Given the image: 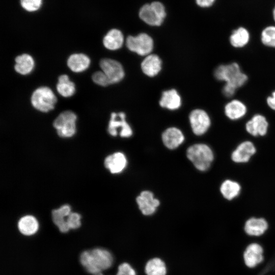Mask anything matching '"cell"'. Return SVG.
<instances>
[{"instance_id":"1","label":"cell","mask_w":275,"mask_h":275,"mask_svg":"<svg viewBox=\"0 0 275 275\" xmlns=\"http://www.w3.org/2000/svg\"><path fill=\"white\" fill-rule=\"evenodd\" d=\"M80 262L89 273L94 275L109 268L113 263V257L105 249L95 248L84 251L80 256Z\"/></svg>"},{"instance_id":"2","label":"cell","mask_w":275,"mask_h":275,"mask_svg":"<svg viewBox=\"0 0 275 275\" xmlns=\"http://www.w3.org/2000/svg\"><path fill=\"white\" fill-rule=\"evenodd\" d=\"M214 76L217 80L224 81L225 84L237 90L248 80V75L242 72L236 62L219 65L214 70Z\"/></svg>"},{"instance_id":"3","label":"cell","mask_w":275,"mask_h":275,"mask_svg":"<svg viewBox=\"0 0 275 275\" xmlns=\"http://www.w3.org/2000/svg\"><path fill=\"white\" fill-rule=\"evenodd\" d=\"M167 11L163 3L155 1L143 5L139 11V17L146 25L158 28L164 23Z\"/></svg>"},{"instance_id":"4","label":"cell","mask_w":275,"mask_h":275,"mask_svg":"<svg viewBox=\"0 0 275 275\" xmlns=\"http://www.w3.org/2000/svg\"><path fill=\"white\" fill-rule=\"evenodd\" d=\"M186 155L195 167L201 171L207 170L214 158L210 148L204 144H197L190 146L187 150Z\"/></svg>"},{"instance_id":"5","label":"cell","mask_w":275,"mask_h":275,"mask_svg":"<svg viewBox=\"0 0 275 275\" xmlns=\"http://www.w3.org/2000/svg\"><path fill=\"white\" fill-rule=\"evenodd\" d=\"M57 99L51 90L46 87L37 89L31 97L32 105L37 110L47 112L54 108Z\"/></svg>"},{"instance_id":"6","label":"cell","mask_w":275,"mask_h":275,"mask_svg":"<svg viewBox=\"0 0 275 275\" xmlns=\"http://www.w3.org/2000/svg\"><path fill=\"white\" fill-rule=\"evenodd\" d=\"M153 40L148 33L141 32L136 36L129 35L126 39V45L131 51L140 56H148L153 48Z\"/></svg>"},{"instance_id":"7","label":"cell","mask_w":275,"mask_h":275,"mask_svg":"<svg viewBox=\"0 0 275 275\" xmlns=\"http://www.w3.org/2000/svg\"><path fill=\"white\" fill-rule=\"evenodd\" d=\"M76 115L72 111H66L61 113L53 123L58 135L61 137L73 136L76 131Z\"/></svg>"},{"instance_id":"8","label":"cell","mask_w":275,"mask_h":275,"mask_svg":"<svg viewBox=\"0 0 275 275\" xmlns=\"http://www.w3.org/2000/svg\"><path fill=\"white\" fill-rule=\"evenodd\" d=\"M189 118L193 131L197 135L205 133L211 125L209 115L203 109L193 110L190 113Z\"/></svg>"},{"instance_id":"9","label":"cell","mask_w":275,"mask_h":275,"mask_svg":"<svg viewBox=\"0 0 275 275\" xmlns=\"http://www.w3.org/2000/svg\"><path fill=\"white\" fill-rule=\"evenodd\" d=\"M120 128V135L123 138H128L131 136L132 131L125 120V114L121 112L118 114L112 113L108 127V132L113 135H117V129Z\"/></svg>"},{"instance_id":"10","label":"cell","mask_w":275,"mask_h":275,"mask_svg":"<svg viewBox=\"0 0 275 275\" xmlns=\"http://www.w3.org/2000/svg\"><path fill=\"white\" fill-rule=\"evenodd\" d=\"M99 64L111 84L118 82L123 78L124 71L122 66L118 61L111 59H103Z\"/></svg>"},{"instance_id":"11","label":"cell","mask_w":275,"mask_h":275,"mask_svg":"<svg viewBox=\"0 0 275 275\" xmlns=\"http://www.w3.org/2000/svg\"><path fill=\"white\" fill-rule=\"evenodd\" d=\"M268 122L265 117L261 114H256L245 124V129L251 135H265L268 130Z\"/></svg>"},{"instance_id":"12","label":"cell","mask_w":275,"mask_h":275,"mask_svg":"<svg viewBox=\"0 0 275 275\" xmlns=\"http://www.w3.org/2000/svg\"><path fill=\"white\" fill-rule=\"evenodd\" d=\"M139 209L145 215L154 213L156 208L159 205V201L154 198L153 194L148 190L141 192L136 199Z\"/></svg>"},{"instance_id":"13","label":"cell","mask_w":275,"mask_h":275,"mask_svg":"<svg viewBox=\"0 0 275 275\" xmlns=\"http://www.w3.org/2000/svg\"><path fill=\"white\" fill-rule=\"evenodd\" d=\"M256 148L250 141H244L240 143L232 152L231 158L236 163L248 162L255 153Z\"/></svg>"},{"instance_id":"14","label":"cell","mask_w":275,"mask_h":275,"mask_svg":"<svg viewBox=\"0 0 275 275\" xmlns=\"http://www.w3.org/2000/svg\"><path fill=\"white\" fill-rule=\"evenodd\" d=\"M248 111L246 105L239 99H233L225 105L226 116L231 120H237L243 118Z\"/></svg>"},{"instance_id":"15","label":"cell","mask_w":275,"mask_h":275,"mask_svg":"<svg viewBox=\"0 0 275 275\" xmlns=\"http://www.w3.org/2000/svg\"><path fill=\"white\" fill-rule=\"evenodd\" d=\"M124 41V34L118 28L109 30L103 38V44L105 48L109 50H117L121 48Z\"/></svg>"},{"instance_id":"16","label":"cell","mask_w":275,"mask_h":275,"mask_svg":"<svg viewBox=\"0 0 275 275\" xmlns=\"http://www.w3.org/2000/svg\"><path fill=\"white\" fill-rule=\"evenodd\" d=\"M184 137L179 129L171 127L166 129L162 134L164 145L170 149L177 148L184 141Z\"/></svg>"},{"instance_id":"17","label":"cell","mask_w":275,"mask_h":275,"mask_svg":"<svg viewBox=\"0 0 275 275\" xmlns=\"http://www.w3.org/2000/svg\"><path fill=\"white\" fill-rule=\"evenodd\" d=\"M127 159L121 152H116L106 157L104 166L113 174L121 172L126 167Z\"/></svg>"},{"instance_id":"18","label":"cell","mask_w":275,"mask_h":275,"mask_svg":"<svg viewBox=\"0 0 275 275\" xmlns=\"http://www.w3.org/2000/svg\"><path fill=\"white\" fill-rule=\"evenodd\" d=\"M141 68L146 75L150 77L154 76L161 70V61L156 54H149L142 62Z\"/></svg>"},{"instance_id":"19","label":"cell","mask_w":275,"mask_h":275,"mask_svg":"<svg viewBox=\"0 0 275 275\" xmlns=\"http://www.w3.org/2000/svg\"><path fill=\"white\" fill-rule=\"evenodd\" d=\"M70 213V207L68 205H63L59 209L52 211L53 222L62 233H66L70 230L65 217H67Z\"/></svg>"},{"instance_id":"20","label":"cell","mask_w":275,"mask_h":275,"mask_svg":"<svg viewBox=\"0 0 275 275\" xmlns=\"http://www.w3.org/2000/svg\"><path fill=\"white\" fill-rule=\"evenodd\" d=\"M263 250L257 243L250 244L245 250L244 259L246 265L250 267H255L263 260Z\"/></svg>"},{"instance_id":"21","label":"cell","mask_w":275,"mask_h":275,"mask_svg":"<svg viewBox=\"0 0 275 275\" xmlns=\"http://www.w3.org/2000/svg\"><path fill=\"white\" fill-rule=\"evenodd\" d=\"M250 40L249 31L243 26L233 30L229 37L230 44L234 48H240L245 46Z\"/></svg>"},{"instance_id":"22","label":"cell","mask_w":275,"mask_h":275,"mask_svg":"<svg viewBox=\"0 0 275 275\" xmlns=\"http://www.w3.org/2000/svg\"><path fill=\"white\" fill-rule=\"evenodd\" d=\"M159 104L161 107L171 110L176 109L181 104V98L175 89L166 91L162 93Z\"/></svg>"},{"instance_id":"23","label":"cell","mask_w":275,"mask_h":275,"mask_svg":"<svg viewBox=\"0 0 275 275\" xmlns=\"http://www.w3.org/2000/svg\"><path fill=\"white\" fill-rule=\"evenodd\" d=\"M90 64L89 58L82 53L71 55L67 60L69 68L73 72H80L87 69Z\"/></svg>"},{"instance_id":"24","label":"cell","mask_w":275,"mask_h":275,"mask_svg":"<svg viewBox=\"0 0 275 275\" xmlns=\"http://www.w3.org/2000/svg\"><path fill=\"white\" fill-rule=\"evenodd\" d=\"M267 227V223L264 219L253 217L246 222L244 230L249 235L259 236L263 234Z\"/></svg>"},{"instance_id":"25","label":"cell","mask_w":275,"mask_h":275,"mask_svg":"<svg viewBox=\"0 0 275 275\" xmlns=\"http://www.w3.org/2000/svg\"><path fill=\"white\" fill-rule=\"evenodd\" d=\"M38 227L37 219L32 215H26L21 217L18 223L19 231L24 235L34 234L37 231Z\"/></svg>"},{"instance_id":"26","label":"cell","mask_w":275,"mask_h":275,"mask_svg":"<svg viewBox=\"0 0 275 275\" xmlns=\"http://www.w3.org/2000/svg\"><path fill=\"white\" fill-rule=\"evenodd\" d=\"M16 64L14 66L15 71L22 74L30 73L34 67V61L30 54H22L17 56L15 59Z\"/></svg>"},{"instance_id":"27","label":"cell","mask_w":275,"mask_h":275,"mask_svg":"<svg viewBox=\"0 0 275 275\" xmlns=\"http://www.w3.org/2000/svg\"><path fill=\"white\" fill-rule=\"evenodd\" d=\"M146 275H166L167 266L163 260L159 258L149 260L145 266Z\"/></svg>"},{"instance_id":"28","label":"cell","mask_w":275,"mask_h":275,"mask_svg":"<svg viewBox=\"0 0 275 275\" xmlns=\"http://www.w3.org/2000/svg\"><path fill=\"white\" fill-rule=\"evenodd\" d=\"M240 189V186L237 182L230 180L224 181L220 187L223 197L229 200L236 197L239 194Z\"/></svg>"},{"instance_id":"29","label":"cell","mask_w":275,"mask_h":275,"mask_svg":"<svg viewBox=\"0 0 275 275\" xmlns=\"http://www.w3.org/2000/svg\"><path fill=\"white\" fill-rule=\"evenodd\" d=\"M57 89L59 93L63 97H68L72 96L75 92L74 84L70 81L68 75L63 74L58 78Z\"/></svg>"},{"instance_id":"30","label":"cell","mask_w":275,"mask_h":275,"mask_svg":"<svg viewBox=\"0 0 275 275\" xmlns=\"http://www.w3.org/2000/svg\"><path fill=\"white\" fill-rule=\"evenodd\" d=\"M262 43L269 47L275 48V26L269 25L265 27L261 33Z\"/></svg>"},{"instance_id":"31","label":"cell","mask_w":275,"mask_h":275,"mask_svg":"<svg viewBox=\"0 0 275 275\" xmlns=\"http://www.w3.org/2000/svg\"><path fill=\"white\" fill-rule=\"evenodd\" d=\"M43 0H20V5L28 12L38 11L42 5Z\"/></svg>"},{"instance_id":"32","label":"cell","mask_w":275,"mask_h":275,"mask_svg":"<svg viewBox=\"0 0 275 275\" xmlns=\"http://www.w3.org/2000/svg\"><path fill=\"white\" fill-rule=\"evenodd\" d=\"M66 222L69 229H75L80 226V215L76 212H71L67 217Z\"/></svg>"},{"instance_id":"33","label":"cell","mask_w":275,"mask_h":275,"mask_svg":"<svg viewBox=\"0 0 275 275\" xmlns=\"http://www.w3.org/2000/svg\"><path fill=\"white\" fill-rule=\"evenodd\" d=\"M93 81L101 86H107L111 84L108 77L103 71L95 72L92 75Z\"/></svg>"},{"instance_id":"34","label":"cell","mask_w":275,"mask_h":275,"mask_svg":"<svg viewBox=\"0 0 275 275\" xmlns=\"http://www.w3.org/2000/svg\"><path fill=\"white\" fill-rule=\"evenodd\" d=\"M116 275H136V273L129 263L125 262L119 266Z\"/></svg>"},{"instance_id":"35","label":"cell","mask_w":275,"mask_h":275,"mask_svg":"<svg viewBox=\"0 0 275 275\" xmlns=\"http://www.w3.org/2000/svg\"><path fill=\"white\" fill-rule=\"evenodd\" d=\"M216 0H195L196 5L204 9H207L212 7Z\"/></svg>"},{"instance_id":"36","label":"cell","mask_w":275,"mask_h":275,"mask_svg":"<svg viewBox=\"0 0 275 275\" xmlns=\"http://www.w3.org/2000/svg\"><path fill=\"white\" fill-rule=\"evenodd\" d=\"M237 89L230 86L225 84L222 89L224 95L228 98L232 97L236 93Z\"/></svg>"},{"instance_id":"37","label":"cell","mask_w":275,"mask_h":275,"mask_svg":"<svg viewBox=\"0 0 275 275\" xmlns=\"http://www.w3.org/2000/svg\"><path fill=\"white\" fill-rule=\"evenodd\" d=\"M266 103L270 109L275 111V91L272 92L271 95L267 97Z\"/></svg>"},{"instance_id":"38","label":"cell","mask_w":275,"mask_h":275,"mask_svg":"<svg viewBox=\"0 0 275 275\" xmlns=\"http://www.w3.org/2000/svg\"><path fill=\"white\" fill-rule=\"evenodd\" d=\"M272 15H273V20L275 21V6H274V8L273 9Z\"/></svg>"},{"instance_id":"39","label":"cell","mask_w":275,"mask_h":275,"mask_svg":"<svg viewBox=\"0 0 275 275\" xmlns=\"http://www.w3.org/2000/svg\"><path fill=\"white\" fill-rule=\"evenodd\" d=\"M94 275H103V274L102 273V272H101V273H99Z\"/></svg>"}]
</instances>
